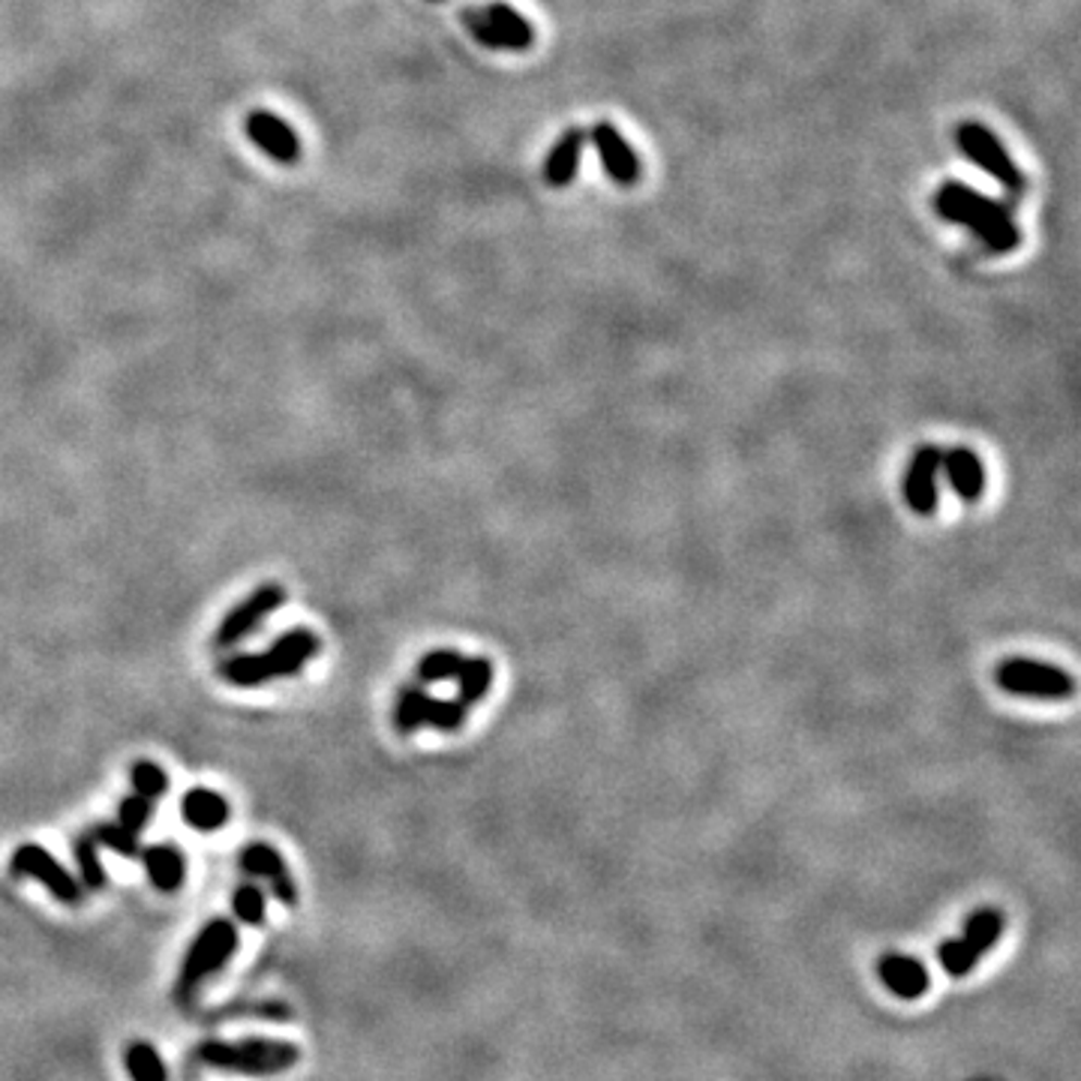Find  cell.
<instances>
[{
    "mask_svg": "<svg viewBox=\"0 0 1081 1081\" xmlns=\"http://www.w3.org/2000/svg\"><path fill=\"white\" fill-rule=\"evenodd\" d=\"M90 838H94V842H97L100 847H109V850H114V853H121V857H126V859H136L138 853H142V847H138V835L126 833L124 826H121L118 821L97 823V826L90 830Z\"/></svg>",
    "mask_w": 1081,
    "mask_h": 1081,
    "instance_id": "29",
    "label": "cell"
},
{
    "mask_svg": "<svg viewBox=\"0 0 1081 1081\" xmlns=\"http://www.w3.org/2000/svg\"><path fill=\"white\" fill-rule=\"evenodd\" d=\"M457 683V697H460L466 707H475L481 703L493 685V661L490 659H463L460 671L454 676Z\"/></svg>",
    "mask_w": 1081,
    "mask_h": 1081,
    "instance_id": "21",
    "label": "cell"
},
{
    "mask_svg": "<svg viewBox=\"0 0 1081 1081\" xmlns=\"http://www.w3.org/2000/svg\"><path fill=\"white\" fill-rule=\"evenodd\" d=\"M124 1067L133 1081H169V1069L162 1064L160 1052L150 1043H133L126 1048Z\"/></svg>",
    "mask_w": 1081,
    "mask_h": 1081,
    "instance_id": "23",
    "label": "cell"
},
{
    "mask_svg": "<svg viewBox=\"0 0 1081 1081\" xmlns=\"http://www.w3.org/2000/svg\"><path fill=\"white\" fill-rule=\"evenodd\" d=\"M286 604V589L280 584H265L256 592H249L244 601H237L235 607L229 610L223 622L217 625L213 635V649H235L241 647L249 635L259 631V625L268 616H274L277 610Z\"/></svg>",
    "mask_w": 1081,
    "mask_h": 1081,
    "instance_id": "5",
    "label": "cell"
},
{
    "mask_svg": "<svg viewBox=\"0 0 1081 1081\" xmlns=\"http://www.w3.org/2000/svg\"><path fill=\"white\" fill-rule=\"evenodd\" d=\"M941 457H944V447L922 445L913 451V457L908 463V472H905V502L920 517H932L934 511H937V496H941V490H937Z\"/></svg>",
    "mask_w": 1081,
    "mask_h": 1081,
    "instance_id": "11",
    "label": "cell"
},
{
    "mask_svg": "<svg viewBox=\"0 0 1081 1081\" xmlns=\"http://www.w3.org/2000/svg\"><path fill=\"white\" fill-rule=\"evenodd\" d=\"M460 664H463L460 649H451V647L433 649V652H427V655L418 661V679H421V685L454 683V676L460 671Z\"/></svg>",
    "mask_w": 1081,
    "mask_h": 1081,
    "instance_id": "25",
    "label": "cell"
},
{
    "mask_svg": "<svg viewBox=\"0 0 1081 1081\" xmlns=\"http://www.w3.org/2000/svg\"><path fill=\"white\" fill-rule=\"evenodd\" d=\"M881 980L883 985L901 1000H913L929 992V973L920 965V958L901 956V953H889L881 958Z\"/></svg>",
    "mask_w": 1081,
    "mask_h": 1081,
    "instance_id": "16",
    "label": "cell"
},
{
    "mask_svg": "<svg viewBox=\"0 0 1081 1081\" xmlns=\"http://www.w3.org/2000/svg\"><path fill=\"white\" fill-rule=\"evenodd\" d=\"M150 821H153V802H150V799H145V796L138 794L124 796V799H121V806H118V823L124 826L126 833L133 835L145 833L150 826Z\"/></svg>",
    "mask_w": 1081,
    "mask_h": 1081,
    "instance_id": "30",
    "label": "cell"
},
{
    "mask_svg": "<svg viewBox=\"0 0 1081 1081\" xmlns=\"http://www.w3.org/2000/svg\"><path fill=\"white\" fill-rule=\"evenodd\" d=\"M138 859L160 893H177L187 877V859L174 845H150L138 853Z\"/></svg>",
    "mask_w": 1081,
    "mask_h": 1081,
    "instance_id": "17",
    "label": "cell"
},
{
    "mask_svg": "<svg viewBox=\"0 0 1081 1081\" xmlns=\"http://www.w3.org/2000/svg\"><path fill=\"white\" fill-rule=\"evenodd\" d=\"M217 673H220V679L235 688H259V685L271 683V671L261 652H235L217 667Z\"/></svg>",
    "mask_w": 1081,
    "mask_h": 1081,
    "instance_id": "19",
    "label": "cell"
},
{
    "mask_svg": "<svg viewBox=\"0 0 1081 1081\" xmlns=\"http://www.w3.org/2000/svg\"><path fill=\"white\" fill-rule=\"evenodd\" d=\"M247 136L277 162H295L300 157L298 133L274 112H249Z\"/></svg>",
    "mask_w": 1081,
    "mask_h": 1081,
    "instance_id": "13",
    "label": "cell"
},
{
    "mask_svg": "<svg viewBox=\"0 0 1081 1081\" xmlns=\"http://www.w3.org/2000/svg\"><path fill=\"white\" fill-rule=\"evenodd\" d=\"M958 148L968 153L970 160L980 165L982 172H988L995 181H1000L1004 187L1019 189L1024 181H1021V172L1016 169V162L1009 157L1004 145L997 142L995 133H988L985 126L980 124H965L958 130Z\"/></svg>",
    "mask_w": 1081,
    "mask_h": 1081,
    "instance_id": "8",
    "label": "cell"
},
{
    "mask_svg": "<svg viewBox=\"0 0 1081 1081\" xmlns=\"http://www.w3.org/2000/svg\"><path fill=\"white\" fill-rule=\"evenodd\" d=\"M595 148L601 153V160L607 165V174L616 181V184H635L637 174H640V162H637L635 150L628 148V142L613 130L610 124L595 126Z\"/></svg>",
    "mask_w": 1081,
    "mask_h": 1081,
    "instance_id": "18",
    "label": "cell"
},
{
    "mask_svg": "<svg viewBox=\"0 0 1081 1081\" xmlns=\"http://www.w3.org/2000/svg\"><path fill=\"white\" fill-rule=\"evenodd\" d=\"M73 857H75V862H78V871H82V881L78 883H82L85 889L100 893L102 886H106V869H102L100 845L90 838V833H82L78 838H75Z\"/></svg>",
    "mask_w": 1081,
    "mask_h": 1081,
    "instance_id": "24",
    "label": "cell"
},
{
    "mask_svg": "<svg viewBox=\"0 0 1081 1081\" xmlns=\"http://www.w3.org/2000/svg\"><path fill=\"white\" fill-rule=\"evenodd\" d=\"M934 208L949 223L968 225L970 232L980 237L985 247L995 249V253H1009V249L1019 247V229L1009 220V213L992 199H982L980 193H973L970 187L946 184L937 193Z\"/></svg>",
    "mask_w": 1081,
    "mask_h": 1081,
    "instance_id": "1",
    "label": "cell"
},
{
    "mask_svg": "<svg viewBox=\"0 0 1081 1081\" xmlns=\"http://www.w3.org/2000/svg\"><path fill=\"white\" fill-rule=\"evenodd\" d=\"M941 469L961 502H976L985 490V466L970 447H949L941 457Z\"/></svg>",
    "mask_w": 1081,
    "mask_h": 1081,
    "instance_id": "14",
    "label": "cell"
},
{
    "mask_svg": "<svg viewBox=\"0 0 1081 1081\" xmlns=\"http://www.w3.org/2000/svg\"><path fill=\"white\" fill-rule=\"evenodd\" d=\"M466 715H469V707L463 703L460 697L433 700L430 712H427V727H433L439 734H457L463 724H466Z\"/></svg>",
    "mask_w": 1081,
    "mask_h": 1081,
    "instance_id": "28",
    "label": "cell"
},
{
    "mask_svg": "<svg viewBox=\"0 0 1081 1081\" xmlns=\"http://www.w3.org/2000/svg\"><path fill=\"white\" fill-rule=\"evenodd\" d=\"M130 782H133V790H136L138 796H145V799H160L165 790H169V775H165V770H162L160 763H153V760H136L133 766H130Z\"/></svg>",
    "mask_w": 1081,
    "mask_h": 1081,
    "instance_id": "27",
    "label": "cell"
},
{
    "mask_svg": "<svg viewBox=\"0 0 1081 1081\" xmlns=\"http://www.w3.org/2000/svg\"><path fill=\"white\" fill-rule=\"evenodd\" d=\"M241 869L247 871L249 877H259V881L271 883V895L283 908H295L298 905V886H295V877L288 871L286 859L283 853L271 847L268 842H253L241 850Z\"/></svg>",
    "mask_w": 1081,
    "mask_h": 1081,
    "instance_id": "10",
    "label": "cell"
},
{
    "mask_svg": "<svg viewBox=\"0 0 1081 1081\" xmlns=\"http://www.w3.org/2000/svg\"><path fill=\"white\" fill-rule=\"evenodd\" d=\"M580 145H584V136L580 133H568L562 138L560 145L553 148V153L548 157V165H544V177L548 184L553 187H565L568 181L577 172V162H580Z\"/></svg>",
    "mask_w": 1081,
    "mask_h": 1081,
    "instance_id": "22",
    "label": "cell"
},
{
    "mask_svg": "<svg viewBox=\"0 0 1081 1081\" xmlns=\"http://www.w3.org/2000/svg\"><path fill=\"white\" fill-rule=\"evenodd\" d=\"M322 649L319 635H312L310 628H292L288 635L277 637L271 649H265V664L271 671V679H286V676H298L307 664H310Z\"/></svg>",
    "mask_w": 1081,
    "mask_h": 1081,
    "instance_id": "12",
    "label": "cell"
},
{
    "mask_svg": "<svg viewBox=\"0 0 1081 1081\" xmlns=\"http://www.w3.org/2000/svg\"><path fill=\"white\" fill-rule=\"evenodd\" d=\"M237 949V929L232 920H211L196 941L189 944L184 965H181V976H177V988L174 997L181 1004H189L196 992L201 988V982L220 973L225 968V961L235 956Z\"/></svg>",
    "mask_w": 1081,
    "mask_h": 1081,
    "instance_id": "3",
    "label": "cell"
},
{
    "mask_svg": "<svg viewBox=\"0 0 1081 1081\" xmlns=\"http://www.w3.org/2000/svg\"><path fill=\"white\" fill-rule=\"evenodd\" d=\"M466 25L472 30L475 37L481 39L484 46L490 49H511L520 51L532 42V27L529 22L523 19L520 13H514L511 7H490L484 13H469L466 15Z\"/></svg>",
    "mask_w": 1081,
    "mask_h": 1081,
    "instance_id": "9",
    "label": "cell"
},
{
    "mask_svg": "<svg viewBox=\"0 0 1081 1081\" xmlns=\"http://www.w3.org/2000/svg\"><path fill=\"white\" fill-rule=\"evenodd\" d=\"M229 799L223 794H217L211 787H189L184 799H181V818L187 826L199 830V833H217L229 823Z\"/></svg>",
    "mask_w": 1081,
    "mask_h": 1081,
    "instance_id": "15",
    "label": "cell"
},
{
    "mask_svg": "<svg viewBox=\"0 0 1081 1081\" xmlns=\"http://www.w3.org/2000/svg\"><path fill=\"white\" fill-rule=\"evenodd\" d=\"M1004 932V917L997 908H980L973 910V917L965 925V937L958 941H946L941 946V961H944L946 973L953 976H965L976 968L982 953H988L997 944V937Z\"/></svg>",
    "mask_w": 1081,
    "mask_h": 1081,
    "instance_id": "6",
    "label": "cell"
},
{
    "mask_svg": "<svg viewBox=\"0 0 1081 1081\" xmlns=\"http://www.w3.org/2000/svg\"><path fill=\"white\" fill-rule=\"evenodd\" d=\"M995 679L1009 695L1036 697V700H1067L1076 691V683L1067 671L1033 659L1000 661Z\"/></svg>",
    "mask_w": 1081,
    "mask_h": 1081,
    "instance_id": "4",
    "label": "cell"
},
{
    "mask_svg": "<svg viewBox=\"0 0 1081 1081\" xmlns=\"http://www.w3.org/2000/svg\"><path fill=\"white\" fill-rule=\"evenodd\" d=\"M430 703H433V697L427 695L423 685H406L400 691L397 707H394V727H397V734L411 736L418 734L421 727H427Z\"/></svg>",
    "mask_w": 1081,
    "mask_h": 1081,
    "instance_id": "20",
    "label": "cell"
},
{
    "mask_svg": "<svg viewBox=\"0 0 1081 1081\" xmlns=\"http://www.w3.org/2000/svg\"><path fill=\"white\" fill-rule=\"evenodd\" d=\"M232 913L244 925H253L259 929L268 920V898H265V889L256 886V883H241L232 895Z\"/></svg>",
    "mask_w": 1081,
    "mask_h": 1081,
    "instance_id": "26",
    "label": "cell"
},
{
    "mask_svg": "<svg viewBox=\"0 0 1081 1081\" xmlns=\"http://www.w3.org/2000/svg\"><path fill=\"white\" fill-rule=\"evenodd\" d=\"M13 877H30V881L42 883L49 889L51 898H58L61 905L78 908L85 898V886L75 881L70 871L63 869L58 859L51 857L46 847L39 845H22L15 847L13 862H10Z\"/></svg>",
    "mask_w": 1081,
    "mask_h": 1081,
    "instance_id": "7",
    "label": "cell"
},
{
    "mask_svg": "<svg viewBox=\"0 0 1081 1081\" xmlns=\"http://www.w3.org/2000/svg\"><path fill=\"white\" fill-rule=\"evenodd\" d=\"M199 1060L213 1069L241 1076H280L300 1060V1048L280 1040H244V1043H201Z\"/></svg>",
    "mask_w": 1081,
    "mask_h": 1081,
    "instance_id": "2",
    "label": "cell"
}]
</instances>
